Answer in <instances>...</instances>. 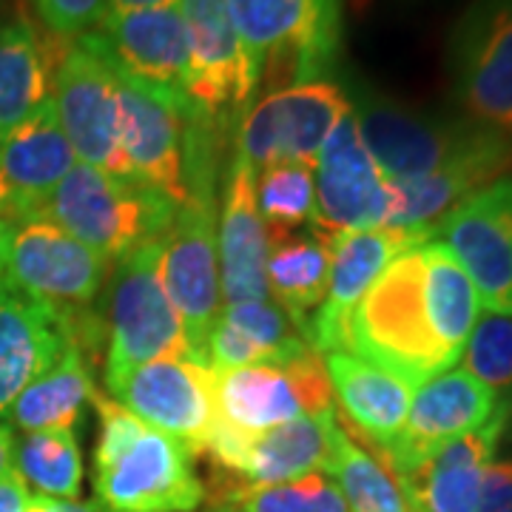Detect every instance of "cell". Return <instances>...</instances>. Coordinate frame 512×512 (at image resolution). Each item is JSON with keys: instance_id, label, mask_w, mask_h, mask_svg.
Here are the masks:
<instances>
[{"instance_id": "obj_1", "label": "cell", "mask_w": 512, "mask_h": 512, "mask_svg": "<svg viewBox=\"0 0 512 512\" xmlns=\"http://www.w3.org/2000/svg\"><path fill=\"white\" fill-rule=\"evenodd\" d=\"M481 316V299L439 239L404 248L350 313L345 350L410 387L453 370Z\"/></svg>"}, {"instance_id": "obj_2", "label": "cell", "mask_w": 512, "mask_h": 512, "mask_svg": "<svg viewBox=\"0 0 512 512\" xmlns=\"http://www.w3.org/2000/svg\"><path fill=\"white\" fill-rule=\"evenodd\" d=\"M94 501L106 512H194L205 487L183 441L148 427L109 396H94Z\"/></svg>"}, {"instance_id": "obj_3", "label": "cell", "mask_w": 512, "mask_h": 512, "mask_svg": "<svg viewBox=\"0 0 512 512\" xmlns=\"http://www.w3.org/2000/svg\"><path fill=\"white\" fill-rule=\"evenodd\" d=\"M228 12L256 92L325 80L339 55L342 0H228Z\"/></svg>"}, {"instance_id": "obj_4", "label": "cell", "mask_w": 512, "mask_h": 512, "mask_svg": "<svg viewBox=\"0 0 512 512\" xmlns=\"http://www.w3.org/2000/svg\"><path fill=\"white\" fill-rule=\"evenodd\" d=\"M106 362L109 393L137 367L160 359H197L183 319L160 276V239H148L111 265L106 296Z\"/></svg>"}, {"instance_id": "obj_5", "label": "cell", "mask_w": 512, "mask_h": 512, "mask_svg": "<svg viewBox=\"0 0 512 512\" xmlns=\"http://www.w3.org/2000/svg\"><path fill=\"white\" fill-rule=\"evenodd\" d=\"M177 208L137 180L74 163L40 214L114 265L137 245L163 237Z\"/></svg>"}, {"instance_id": "obj_6", "label": "cell", "mask_w": 512, "mask_h": 512, "mask_svg": "<svg viewBox=\"0 0 512 512\" xmlns=\"http://www.w3.org/2000/svg\"><path fill=\"white\" fill-rule=\"evenodd\" d=\"M111 262L43 214L9 220L6 279L63 316L66 328L92 316L94 302L109 282Z\"/></svg>"}, {"instance_id": "obj_7", "label": "cell", "mask_w": 512, "mask_h": 512, "mask_svg": "<svg viewBox=\"0 0 512 512\" xmlns=\"http://www.w3.org/2000/svg\"><path fill=\"white\" fill-rule=\"evenodd\" d=\"M353 111V100L330 80L296 83L274 89L239 117L234 131V160L251 171L271 165H311L339 126Z\"/></svg>"}, {"instance_id": "obj_8", "label": "cell", "mask_w": 512, "mask_h": 512, "mask_svg": "<svg viewBox=\"0 0 512 512\" xmlns=\"http://www.w3.org/2000/svg\"><path fill=\"white\" fill-rule=\"evenodd\" d=\"M461 117L512 137V0H470L447 43Z\"/></svg>"}, {"instance_id": "obj_9", "label": "cell", "mask_w": 512, "mask_h": 512, "mask_svg": "<svg viewBox=\"0 0 512 512\" xmlns=\"http://www.w3.org/2000/svg\"><path fill=\"white\" fill-rule=\"evenodd\" d=\"M80 40L103 57V63L126 86L191 109L188 37L177 3L106 12L92 32L80 35Z\"/></svg>"}, {"instance_id": "obj_10", "label": "cell", "mask_w": 512, "mask_h": 512, "mask_svg": "<svg viewBox=\"0 0 512 512\" xmlns=\"http://www.w3.org/2000/svg\"><path fill=\"white\" fill-rule=\"evenodd\" d=\"M336 413L325 356L305 348L288 359L217 373V416L245 433Z\"/></svg>"}, {"instance_id": "obj_11", "label": "cell", "mask_w": 512, "mask_h": 512, "mask_svg": "<svg viewBox=\"0 0 512 512\" xmlns=\"http://www.w3.org/2000/svg\"><path fill=\"white\" fill-rule=\"evenodd\" d=\"M353 114L367 151L382 168L387 183L433 174L476 148L493 131L464 117L444 120L407 109L402 103L373 92L359 94L353 100Z\"/></svg>"}, {"instance_id": "obj_12", "label": "cell", "mask_w": 512, "mask_h": 512, "mask_svg": "<svg viewBox=\"0 0 512 512\" xmlns=\"http://www.w3.org/2000/svg\"><path fill=\"white\" fill-rule=\"evenodd\" d=\"M52 100L80 163L134 180L120 146V80L80 37L57 55Z\"/></svg>"}, {"instance_id": "obj_13", "label": "cell", "mask_w": 512, "mask_h": 512, "mask_svg": "<svg viewBox=\"0 0 512 512\" xmlns=\"http://www.w3.org/2000/svg\"><path fill=\"white\" fill-rule=\"evenodd\" d=\"M160 276L194 356L208 365V336L222 311L214 197H188L160 237Z\"/></svg>"}, {"instance_id": "obj_14", "label": "cell", "mask_w": 512, "mask_h": 512, "mask_svg": "<svg viewBox=\"0 0 512 512\" xmlns=\"http://www.w3.org/2000/svg\"><path fill=\"white\" fill-rule=\"evenodd\" d=\"M311 228L322 237H336L362 228H387L393 194L382 168L370 157L359 134L356 114L350 111L330 131L313 163Z\"/></svg>"}, {"instance_id": "obj_15", "label": "cell", "mask_w": 512, "mask_h": 512, "mask_svg": "<svg viewBox=\"0 0 512 512\" xmlns=\"http://www.w3.org/2000/svg\"><path fill=\"white\" fill-rule=\"evenodd\" d=\"M433 239L444 242L470 276L481 308L512 316V174L458 202Z\"/></svg>"}, {"instance_id": "obj_16", "label": "cell", "mask_w": 512, "mask_h": 512, "mask_svg": "<svg viewBox=\"0 0 512 512\" xmlns=\"http://www.w3.org/2000/svg\"><path fill=\"white\" fill-rule=\"evenodd\" d=\"M148 427L183 441L191 456H205L217 421V373L200 359H160L137 367L111 390Z\"/></svg>"}, {"instance_id": "obj_17", "label": "cell", "mask_w": 512, "mask_h": 512, "mask_svg": "<svg viewBox=\"0 0 512 512\" xmlns=\"http://www.w3.org/2000/svg\"><path fill=\"white\" fill-rule=\"evenodd\" d=\"M188 37V103L191 111L225 126L254 103V83L242 55L228 0H177Z\"/></svg>"}, {"instance_id": "obj_18", "label": "cell", "mask_w": 512, "mask_h": 512, "mask_svg": "<svg viewBox=\"0 0 512 512\" xmlns=\"http://www.w3.org/2000/svg\"><path fill=\"white\" fill-rule=\"evenodd\" d=\"M339 413L325 419H296L262 433H245L217 416L205 453L225 476L245 484H282L293 478L328 473Z\"/></svg>"}, {"instance_id": "obj_19", "label": "cell", "mask_w": 512, "mask_h": 512, "mask_svg": "<svg viewBox=\"0 0 512 512\" xmlns=\"http://www.w3.org/2000/svg\"><path fill=\"white\" fill-rule=\"evenodd\" d=\"M493 413V393L464 367H453L416 387L402 433L373 453L393 470V476H407L447 441L490 421Z\"/></svg>"}, {"instance_id": "obj_20", "label": "cell", "mask_w": 512, "mask_h": 512, "mask_svg": "<svg viewBox=\"0 0 512 512\" xmlns=\"http://www.w3.org/2000/svg\"><path fill=\"white\" fill-rule=\"evenodd\" d=\"M512 137L490 131L476 148L456 157L433 174L416 180L390 183L393 208L387 228L402 231L413 242L433 239V231L458 202L476 194L478 188L490 185L498 177L510 174Z\"/></svg>"}, {"instance_id": "obj_21", "label": "cell", "mask_w": 512, "mask_h": 512, "mask_svg": "<svg viewBox=\"0 0 512 512\" xmlns=\"http://www.w3.org/2000/svg\"><path fill=\"white\" fill-rule=\"evenodd\" d=\"M419 245L393 228H362L328 237L330 274L328 293L308 325V342L322 356L345 350L350 313L365 299L373 282L404 248Z\"/></svg>"}, {"instance_id": "obj_22", "label": "cell", "mask_w": 512, "mask_h": 512, "mask_svg": "<svg viewBox=\"0 0 512 512\" xmlns=\"http://www.w3.org/2000/svg\"><path fill=\"white\" fill-rule=\"evenodd\" d=\"M188 111L191 109L140 92L120 80V146L131 168V177L177 205L188 200L185 191V114Z\"/></svg>"}, {"instance_id": "obj_23", "label": "cell", "mask_w": 512, "mask_h": 512, "mask_svg": "<svg viewBox=\"0 0 512 512\" xmlns=\"http://www.w3.org/2000/svg\"><path fill=\"white\" fill-rule=\"evenodd\" d=\"M512 416L495 407L490 421L447 441L413 473L399 476L407 507L419 512H478L481 478L504 439Z\"/></svg>"}, {"instance_id": "obj_24", "label": "cell", "mask_w": 512, "mask_h": 512, "mask_svg": "<svg viewBox=\"0 0 512 512\" xmlns=\"http://www.w3.org/2000/svg\"><path fill=\"white\" fill-rule=\"evenodd\" d=\"M74 345L63 316L0 276V416Z\"/></svg>"}, {"instance_id": "obj_25", "label": "cell", "mask_w": 512, "mask_h": 512, "mask_svg": "<svg viewBox=\"0 0 512 512\" xmlns=\"http://www.w3.org/2000/svg\"><path fill=\"white\" fill-rule=\"evenodd\" d=\"M256 174L248 165L231 160L222 191L217 251H220L222 302L268 299V228L259 217L254 194Z\"/></svg>"}, {"instance_id": "obj_26", "label": "cell", "mask_w": 512, "mask_h": 512, "mask_svg": "<svg viewBox=\"0 0 512 512\" xmlns=\"http://www.w3.org/2000/svg\"><path fill=\"white\" fill-rule=\"evenodd\" d=\"M325 367L333 402H339L342 416L362 439L373 444V450H382L402 433L416 387L348 350L325 353Z\"/></svg>"}, {"instance_id": "obj_27", "label": "cell", "mask_w": 512, "mask_h": 512, "mask_svg": "<svg viewBox=\"0 0 512 512\" xmlns=\"http://www.w3.org/2000/svg\"><path fill=\"white\" fill-rule=\"evenodd\" d=\"M74 163L77 157L57 120L55 100H46L0 140V171L15 194V217L40 214Z\"/></svg>"}, {"instance_id": "obj_28", "label": "cell", "mask_w": 512, "mask_h": 512, "mask_svg": "<svg viewBox=\"0 0 512 512\" xmlns=\"http://www.w3.org/2000/svg\"><path fill=\"white\" fill-rule=\"evenodd\" d=\"M313 348L274 299H245L222 305L208 336V365L214 373L288 359Z\"/></svg>"}, {"instance_id": "obj_29", "label": "cell", "mask_w": 512, "mask_h": 512, "mask_svg": "<svg viewBox=\"0 0 512 512\" xmlns=\"http://www.w3.org/2000/svg\"><path fill=\"white\" fill-rule=\"evenodd\" d=\"M330 274L328 237L316 231H268V293L305 333L313 313L325 302Z\"/></svg>"}, {"instance_id": "obj_30", "label": "cell", "mask_w": 512, "mask_h": 512, "mask_svg": "<svg viewBox=\"0 0 512 512\" xmlns=\"http://www.w3.org/2000/svg\"><path fill=\"white\" fill-rule=\"evenodd\" d=\"M94 387L89 362L80 350L69 345L55 365L35 382H29L9 407V419L26 433L43 430H74L83 410L94 404Z\"/></svg>"}, {"instance_id": "obj_31", "label": "cell", "mask_w": 512, "mask_h": 512, "mask_svg": "<svg viewBox=\"0 0 512 512\" xmlns=\"http://www.w3.org/2000/svg\"><path fill=\"white\" fill-rule=\"evenodd\" d=\"M52 100V57L29 20L0 26V140Z\"/></svg>"}, {"instance_id": "obj_32", "label": "cell", "mask_w": 512, "mask_h": 512, "mask_svg": "<svg viewBox=\"0 0 512 512\" xmlns=\"http://www.w3.org/2000/svg\"><path fill=\"white\" fill-rule=\"evenodd\" d=\"M328 473L350 512H407L399 481L376 453L365 450L339 421Z\"/></svg>"}, {"instance_id": "obj_33", "label": "cell", "mask_w": 512, "mask_h": 512, "mask_svg": "<svg viewBox=\"0 0 512 512\" xmlns=\"http://www.w3.org/2000/svg\"><path fill=\"white\" fill-rule=\"evenodd\" d=\"M214 504H234L239 512H350L336 481L325 473L262 487L222 473L214 484Z\"/></svg>"}, {"instance_id": "obj_34", "label": "cell", "mask_w": 512, "mask_h": 512, "mask_svg": "<svg viewBox=\"0 0 512 512\" xmlns=\"http://www.w3.org/2000/svg\"><path fill=\"white\" fill-rule=\"evenodd\" d=\"M12 467L26 484L57 501H77L83 484V456L74 430L26 433L15 444Z\"/></svg>"}, {"instance_id": "obj_35", "label": "cell", "mask_w": 512, "mask_h": 512, "mask_svg": "<svg viewBox=\"0 0 512 512\" xmlns=\"http://www.w3.org/2000/svg\"><path fill=\"white\" fill-rule=\"evenodd\" d=\"M256 208L268 231H299L313 222V168L311 165H271L262 168L254 183Z\"/></svg>"}, {"instance_id": "obj_36", "label": "cell", "mask_w": 512, "mask_h": 512, "mask_svg": "<svg viewBox=\"0 0 512 512\" xmlns=\"http://www.w3.org/2000/svg\"><path fill=\"white\" fill-rule=\"evenodd\" d=\"M461 356L464 370L493 393L495 407L512 416V316H478Z\"/></svg>"}, {"instance_id": "obj_37", "label": "cell", "mask_w": 512, "mask_h": 512, "mask_svg": "<svg viewBox=\"0 0 512 512\" xmlns=\"http://www.w3.org/2000/svg\"><path fill=\"white\" fill-rule=\"evenodd\" d=\"M37 18L60 37L92 32L106 15V0H32Z\"/></svg>"}, {"instance_id": "obj_38", "label": "cell", "mask_w": 512, "mask_h": 512, "mask_svg": "<svg viewBox=\"0 0 512 512\" xmlns=\"http://www.w3.org/2000/svg\"><path fill=\"white\" fill-rule=\"evenodd\" d=\"M512 510V458L490 461L481 478V498L478 512Z\"/></svg>"}, {"instance_id": "obj_39", "label": "cell", "mask_w": 512, "mask_h": 512, "mask_svg": "<svg viewBox=\"0 0 512 512\" xmlns=\"http://www.w3.org/2000/svg\"><path fill=\"white\" fill-rule=\"evenodd\" d=\"M29 501V490L26 481L20 478V473L12 467L0 476V512H23Z\"/></svg>"}, {"instance_id": "obj_40", "label": "cell", "mask_w": 512, "mask_h": 512, "mask_svg": "<svg viewBox=\"0 0 512 512\" xmlns=\"http://www.w3.org/2000/svg\"><path fill=\"white\" fill-rule=\"evenodd\" d=\"M12 458H15V436H12V427L0 421V476L12 470Z\"/></svg>"}, {"instance_id": "obj_41", "label": "cell", "mask_w": 512, "mask_h": 512, "mask_svg": "<svg viewBox=\"0 0 512 512\" xmlns=\"http://www.w3.org/2000/svg\"><path fill=\"white\" fill-rule=\"evenodd\" d=\"M177 0H106V12H126V9H151V6H171Z\"/></svg>"}, {"instance_id": "obj_42", "label": "cell", "mask_w": 512, "mask_h": 512, "mask_svg": "<svg viewBox=\"0 0 512 512\" xmlns=\"http://www.w3.org/2000/svg\"><path fill=\"white\" fill-rule=\"evenodd\" d=\"M0 220H15V194L3 171H0Z\"/></svg>"}, {"instance_id": "obj_43", "label": "cell", "mask_w": 512, "mask_h": 512, "mask_svg": "<svg viewBox=\"0 0 512 512\" xmlns=\"http://www.w3.org/2000/svg\"><path fill=\"white\" fill-rule=\"evenodd\" d=\"M23 512H66V507H63V501L49 498V495H32Z\"/></svg>"}, {"instance_id": "obj_44", "label": "cell", "mask_w": 512, "mask_h": 512, "mask_svg": "<svg viewBox=\"0 0 512 512\" xmlns=\"http://www.w3.org/2000/svg\"><path fill=\"white\" fill-rule=\"evenodd\" d=\"M6 245H9V220H0V276L6 274Z\"/></svg>"}, {"instance_id": "obj_45", "label": "cell", "mask_w": 512, "mask_h": 512, "mask_svg": "<svg viewBox=\"0 0 512 512\" xmlns=\"http://www.w3.org/2000/svg\"><path fill=\"white\" fill-rule=\"evenodd\" d=\"M66 512H106L97 501H63Z\"/></svg>"}, {"instance_id": "obj_46", "label": "cell", "mask_w": 512, "mask_h": 512, "mask_svg": "<svg viewBox=\"0 0 512 512\" xmlns=\"http://www.w3.org/2000/svg\"><path fill=\"white\" fill-rule=\"evenodd\" d=\"M208 512H239L234 504H214Z\"/></svg>"}, {"instance_id": "obj_47", "label": "cell", "mask_w": 512, "mask_h": 512, "mask_svg": "<svg viewBox=\"0 0 512 512\" xmlns=\"http://www.w3.org/2000/svg\"><path fill=\"white\" fill-rule=\"evenodd\" d=\"M407 512H419V510H413V507H407Z\"/></svg>"}, {"instance_id": "obj_48", "label": "cell", "mask_w": 512, "mask_h": 512, "mask_svg": "<svg viewBox=\"0 0 512 512\" xmlns=\"http://www.w3.org/2000/svg\"><path fill=\"white\" fill-rule=\"evenodd\" d=\"M507 512H512V510H507Z\"/></svg>"}]
</instances>
